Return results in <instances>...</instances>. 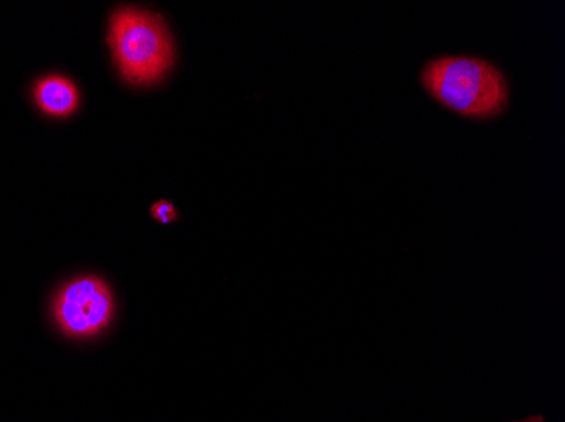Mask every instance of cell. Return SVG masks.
I'll return each mask as SVG.
<instances>
[{
    "label": "cell",
    "mask_w": 565,
    "mask_h": 422,
    "mask_svg": "<svg viewBox=\"0 0 565 422\" xmlns=\"http://www.w3.org/2000/svg\"><path fill=\"white\" fill-rule=\"evenodd\" d=\"M422 84L435 100L460 116L486 119L503 112L508 104L507 78L484 59H431L422 72Z\"/></svg>",
    "instance_id": "6da1fadb"
},
{
    "label": "cell",
    "mask_w": 565,
    "mask_h": 422,
    "mask_svg": "<svg viewBox=\"0 0 565 422\" xmlns=\"http://www.w3.org/2000/svg\"><path fill=\"white\" fill-rule=\"evenodd\" d=\"M109 46L127 84H160L174 65V44L161 15L120 8L110 18Z\"/></svg>",
    "instance_id": "7a4b0ae2"
},
{
    "label": "cell",
    "mask_w": 565,
    "mask_h": 422,
    "mask_svg": "<svg viewBox=\"0 0 565 422\" xmlns=\"http://www.w3.org/2000/svg\"><path fill=\"white\" fill-rule=\"evenodd\" d=\"M51 316L68 338H95L116 316L113 289L97 275L70 279L51 300Z\"/></svg>",
    "instance_id": "3957f363"
},
{
    "label": "cell",
    "mask_w": 565,
    "mask_h": 422,
    "mask_svg": "<svg viewBox=\"0 0 565 422\" xmlns=\"http://www.w3.org/2000/svg\"><path fill=\"white\" fill-rule=\"evenodd\" d=\"M33 97L38 109L50 117H70L81 107V91L62 75H47L38 80Z\"/></svg>",
    "instance_id": "277c9868"
},
{
    "label": "cell",
    "mask_w": 565,
    "mask_h": 422,
    "mask_svg": "<svg viewBox=\"0 0 565 422\" xmlns=\"http://www.w3.org/2000/svg\"><path fill=\"white\" fill-rule=\"evenodd\" d=\"M151 215L160 224H171L178 218V209L170 202H158L152 205Z\"/></svg>",
    "instance_id": "5b68a950"
}]
</instances>
